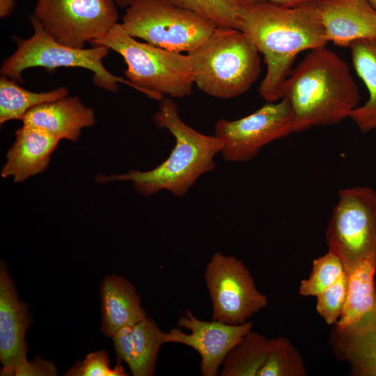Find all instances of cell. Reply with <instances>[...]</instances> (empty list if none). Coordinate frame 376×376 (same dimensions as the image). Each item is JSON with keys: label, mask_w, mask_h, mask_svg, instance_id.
<instances>
[{"label": "cell", "mask_w": 376, "mask_h": 376, "mask_svg": "<svg viewBox=\"0 0 376 376\" xmlns=\"http://www.w3.org/2000/svg\"><path fill=\"white\" fill-rule=\"evenodd\" d=\"M237 29L264 56L267 72L258 92L267 102L283 98L284 84L299 53L328 42L315 0L294 6L267 1L240 3Z\"/></svg>", "instance_id": "1"}, {"label": "cell", "mask_w": 376, "mask_h": 376, "mask_svg": "<svg viewBox=\"0 0 376 376\" xmlns=\"http://www.w3.org/2000/svg\"><path fill=\"white\" fill-rule=\"evenodd\" d=\"M284 97L291 107L292 132L336 125L350 118L360 100L347 63L326 45L312 49L292 70Z\"/></svg>", "instance_id": "2"}, {"label": "cell", "mask_w": 376, "mask_h": 376, "mask_svg": "<svg viewBox=\"0 0 376 376\" xmlns=\"http://www.w3.org/2000/svg\"><path fill=\"white\" fill-rule=\"evenodd\" d=\"M153 119L157 127L166 129L175 138V144L168 158L149 171L132 170L120 175L98 176V182L131 181L142 196L166 190L181 197L202 175L215 168L214 158L221 152L222 141L215 135L203 134L186 124L172 99L160 100Z\"/></svg>", "instance_id": "3"}, {"label": "cell", "mask_w": 376, "mask_h": 376, "mask_svg": "<svg viewBox=\"0 0 376 376\" xmlns=\"http://www.w3.org/2000/svg\"><path fill=\"white\" fill-rule=\"evenodd\" d=\"M259 53L240 30L217 26L207 39L187 53L194 84L214 97H237L259 77Z\"/></svg>", "instance_id": "4"}, {"label": "cell", "mask_w": 376, "mask_h": 376, "mask_svg": "<svg viewBox=\"0 0 376 376\" xmlns=\"http://www.w3.org/2000/svg\"><path fill=\"white\" fill-rule=\"evenodd\" d=\"M115 51L124 59L126 79L148 97L161 100L167 95H189L194 84L188 55L141 42L117 23L102 38L91 42Z\"/></svg>", "instance_id": "5"}, {"label": "cell", "mask_w": 376, "mask_h": 376, "mask_svg": "<svg viewBox=\"0 0 376 376\" xmlns=\"http://www.w3.org/2000/svg\"><path fill=\"white\" fill-rule=\"evenodd\" d=\"M29 18L33 34L28 39L17 41L16 50L2 63L1 76L22 81V72L30 68H83L93 72V82L107 91L117 92L120 83L136 90L129 80L113 75L104 66L102 60L109 54V47L94 45L85 49L66 46L49 36L33 15Z\"/></svg>", "instance_id": "6"}, {"label": "cell", "mask_w": 376, "mask_h": 376, "mask_svg": "<svg viewBox=\"0 0 376 376\" xmlns=\"http://www.w3.org/2000/svg\"><path fill=\"white\" fill-rule=\"evenodd\" d=\"M325 237L329 251L348 274L364 262L376 264V190L363 186L340 189Z\"/></svg>", "instance_id": "7"}, {"label": "cell", "mask_w": 376, "mask_h": 376, "mask_svg": "<svg viewBox=\"0 0 376 376\" xmlns=\"http://www.w3.org/2000/svg\"><path fill=\"white\" fill-rule=\"evenodd\" d=\"M125 31L156 47L187 53L216 29L212 22L167 0H141L126 8Z\"/></svg>", "instance_id": "8"}, {"label": "cell", "mask_w": 376, "mask_h": 376, "mask_svg": "<svg viewBox=\"0 0 376 376\" xmlns=\"http://www.w3.org/2000/svg\"><path fill=\"white\" fill-rule=\"evenodd\" d=\"M33 15L49 36L74 48L104 37L118 19L113 0H36Z\"/></svg>", "instance_id": "9"}, {"label": "cell", "mask_w": 376, "mask_h": 376, "mask_svg": "<svg viewBox=\"0 0 376 376\" xmlns=\"http://www.w3.org/2000/svg\"><path fill=\"white\" fill-rule=\"evenodd\" d=\"M204 276L212 301V320L240 324L268 303L249 269L233 256L214 253L207 263Z\"/></svg>", "instance_id": "10"}, {"label": "cell", "mask_w": 376, "mask_h": 376, "mask_svg": "<svg viewBox=\"0 0 376 376\" xmlns=\"http://www.w3.org/2000/svg\"><path fill=\"white\" fill-rule=\"evenodd\" d=\"M215 136L222 141L224 159L230 162H244L255 157L269 143L292 132L291 107L285 97L268 102L242 118L218 120Z\"/></svg>", "instance_id": "11"}, {"label": "cell", "mask_w": 376, "mask_h": 376, "mask_svg": "<svg viewBox=\"0 0 376 376\" xmlns=\"http://www.w3.org/2000/svg\"><path fill=\"white\" fill-rule=\"evenodd\" d=\"M177 324L190 332L173 328L164 333V343L183 344L195 350L201 357L200 371L203 376L218 375L228 352L253 326L251 321L233 325L214 320H201L189 309L179 317Z\"/></svg>", "instance_id": "12"}, {"label": "cell", "mask_w": 376, "mask_h": 376, "mask_svg": "<svg viewBox=\"0 0 376 376\" xmlns=\"http://www.w3.org/2000/svg\"><path fill=\"white\" fill-rule=\"evenodd\" d=\"M28 306L18 299L3 262L0 266V360L1 375H14L26 361L25 334L31 322Z\"/></svg>", "instance_id": "13"}, {"label": "cell", "mask_w": 376, "mask_h": 376, "mask_svg": "<svg viewBox=\"0 0 376 376\" xmlns=\"http://www.w3.org/2000/svg\"><path fill=\"white\" fill-rule=\"evenodd\" d=\"M328 42L349 47L376 39V10L366 0H315Z\"/></svg>", "instance_id": "14"}, {"label": "cell", "mask_w": 376, "mask_h": 376, "mask_svg": "<svg viewBox=\"0 0 376 376\" xmlns=\"http://www.w3.org/2000/svg\"><path fill=\"white\" fill-rule=\"evenodd\" d=\"M23 125L41 129L59 140L77 141L83 128L95 123V113L77 96H65L30 109L21 120Z\"/></svg>", "instance_id": "15"}, {"label": "cell", "mask_w": 376, "mask_h": 376, "mask_svg": "<svg viewBox=\"0 0 376 376\" xmlns=\"http://www.w3.org/2000/svg\"><path fill=\"white\" fill-rule=\"evenodd\" d=\"M60 140L45 131L23 125L15 132V140L8 150L1 177H12L15 182L43 172Z\"/></svg>", "instance_id": "16"}, {"label": "cell", "mask_w": 376, "mask_h": 376, "mask_svg": "<svg viewBox=\"0 0 376 376\" xmlns=\"http://www.w3.org/2000/svg\"><path fill=\"white\" fill-rule=\"evenodd\" d=\"M331 340L334 353L350 364L352 375L376 376V310L346 327H336Z\"/></svg>", "instance_id": "17"}, {"label": "cell", "mask_w": 376, "mask_h": 376, "mask_svg": "<svg viewBox=\"0 0 376 376\" xmlns=\"http://www.w3.org/2000/svg\"><path fill=\"white\" fill-rule=\"evenodd\" d=\"M100 295L102 331L108 337L147 317L135 287L121 276L105 277L100 285Z\"/></svg>", "instance_id": "18"}, {"label": "cell", "mask_w": 376, "mask_h": 376, "mask_svg": "<svg viewBox=\"0 0 376 376\" xmlns=\"http://www.w3.org/2000/svg\"><path fill=\"white\" fill-rule=\"evenodd\" d=\"M353 67L364 82L369 98L358 106L350 118L363 133L376 129V39H363L349 46Z\"/></svg>", "instance_id": "19"}, {"label": "cell", "mask_w": 376, "mask_h": 376, "mask_svg": "<svg viewBox=\"0 0 376 376\" xmlns=\"http://www.w3.org/2000/svg\"><path fill=\"white\" fill-rule=\"evenodd\" d=\"M376 264L366 261L348 274L346 299L336 328L355 323L376 310Z\"/></svg>", "instance_id": "20"}, {"label": "cell", "mask_w": 376, "mask_h": 376, "mask_svg": "<svg viewBox=\"0 0 376 376\" xmlns=\"http://www.w3.org/2000/svg\"><path fill=\"white\" fill-rule=\"evenodd\" d=\"M68 90L61 86L45 92H33L19 86L15 80L0 78V123L22 120L32 108L68 96Z\"/></svg>", "instance_id": "21"}, {"label": "cell", "mask_w": 376, "mask_h": 376, "mask_svg": "<svg viewBox=\"0 0 376 376\" xmlns=\"http://www.w3.org/2000/svg\"><path fill=\"white\" fill-rule=\"evenodd\" d=\"M269 339L250 331L227 354L220 376H258L267 356Z\"/></svg>", "instance_id": "22"}, {"label": "cell", "mask_w": 376, "mask_h": 376, "mask_svg": "<svg viewBox=\"0 0 376 376\" xmlns=\"http://www.w3.org/2000/svg\"><path fill=\"white\" fill-rule=\"evenodd\" d=\"M164 332L155 322L146 317L132 326V337L136 368L134 376L155 374L159 349L164 343Z\"/></svg>", "instance_id": "23"}, {"label": "cell", "mask_w": 376, "mask_h": 376, "mask_svg": "<svg viewBox=\"0 0 376 376\" xmlns=\"http://www.w3.org/2000/svg\"><path fill=\"white\" fill-rule=\"evenodd\" d=\"M306 370L299 353L284 337L269 339V350L258 376H305Z\"/></svg>", "instance_id": "24"}, {"label": "cell", "mask_w": 376, "mask_h": 376, "mask_svg": "<svg viewBox=\"0 0 376 376\" xmlns=\"http://www.w3.org/2000/svg\"><path fill=\"white\" fill-rule=\"evenodd\" d=\"M213 22L217 26L237 29L238 0H167Z\"/></svg>", "instance_id": "25"}, {"label": "cell", "mask_w": 376, "mask_h": 376, "mask_svg": "<svg viewBox=\"0 0 376 376\" xmlns=\"http://www.w3.org/2000/svg\"><path fill=\"white\" fill-rule=\"evenodd\" d=\"M346 272L340 258L330 251L315 259L311 274L301 281L299 292L303 296L317 297Z\"/></svg>", "instance_id": "26"}, {"label": "cell", "mask_w": 376, "mask_h": 376, "mask_svg": "<svg viewBox=\"0 0 376 376\" xmlns=\"http://www.w3.org/2000/svg\"><path fill=\"white\" fill-rule=\"evenodd\" d=\"M348 274L345 272L334 284L318 295L316 310L328 324L339 320L347 291Z\"/></svg>", "instance_id": "27"}, {"label": "cell", "mask_w": 376, "mask_h": 376, "mask_svg": "<svg viewBox=\"0 0 376 376\" xmlns=\"http://www.w3.org/2000/svg\"><path fill=\"white\" fill-rule=\"evenodd\" d=\"M65 375L125 376L127 374L119 361L114 368H111L107 352L101 350L88 354L81 362L70 368Z\"/></svg>", "instance_id": "28"}, {"label": "cell", "mask_w": 376, "mask_h": 376, "mask_svg": "<svg viewBox=\"0 0 376 376\" xmlns=\"http://www.w3.org/2000/svg\"><path fill=\"white\" fill-rule=\"evenodd\" d=\"M132 326L119 329L113 336L114 347L119 362L124 361L134 375L136 368L134 345L132 337Z\"/></svg>", "instance_id": "29"}, {"label": "cell", "mask_w": 376, "mask_h": 376, "mask_svg": "<svg viewBox=\"0 0 376 376\" xmlns=\"http://www.w3.org/2000/svg\"><path fill=\"white\" fill-rule=\"evenodd\" d=\"M54 364L49 361L36 357L33 361L27 360L15 371V376H52L56 375Z\"/></svg>", "instance_id": "30"}, {"label": "cell", "mask_w": 376, "mask_h": 376, "mask_svg": "<svg viewBox=\"0 0 376 376\" xmlns=\"http://www.w3.org/2000/svg\"><path fill=\"white\" fill-rule=\"evenodd\" d=\"M311 0H238L240 3L267 1L281 6H294Z\"/></svg>", "instance_id": "31"}, {"label": "cell", "mask_w": 376, "mask_h": 376, "mask_svg": "<svg viewBox=\"0 0 376 376\" xmlns=\"http://www.w3.org/2000/svg\"><path fill=\"white\" fill-rule=\"evenodd\" d=\"M15 6V0H0V17L1 18L8 16Z\"/></svg>", "instance_id": "32"}, {"label": "cell", "mask_w": 376, "mask_h": 376, "mask_svg": "<svg viewBox=\"0 0 376 376\" xmlns=\"http://www.w3.org/2000/svg\"><path fill=\"white\" fill-rule=\"evenodd\" d=\"M116 4L120 8H127L130 6L134 4L135 3L141 0H113Z\"/></svg>", "instance_id": "33"}, {"label": "cell", "mask_w": 376, "mask_h": 376, "mask_svg": "<svg viewBox=\"0 0 376 376\" xmlns=\"http://www.w3.org/2000/svg\"><path fill=\"white\" fill-rule=\"evenodd\" d=\"M376 10V0H366Z\"/></svg>", "instance_id": "34"}]
</instances>
